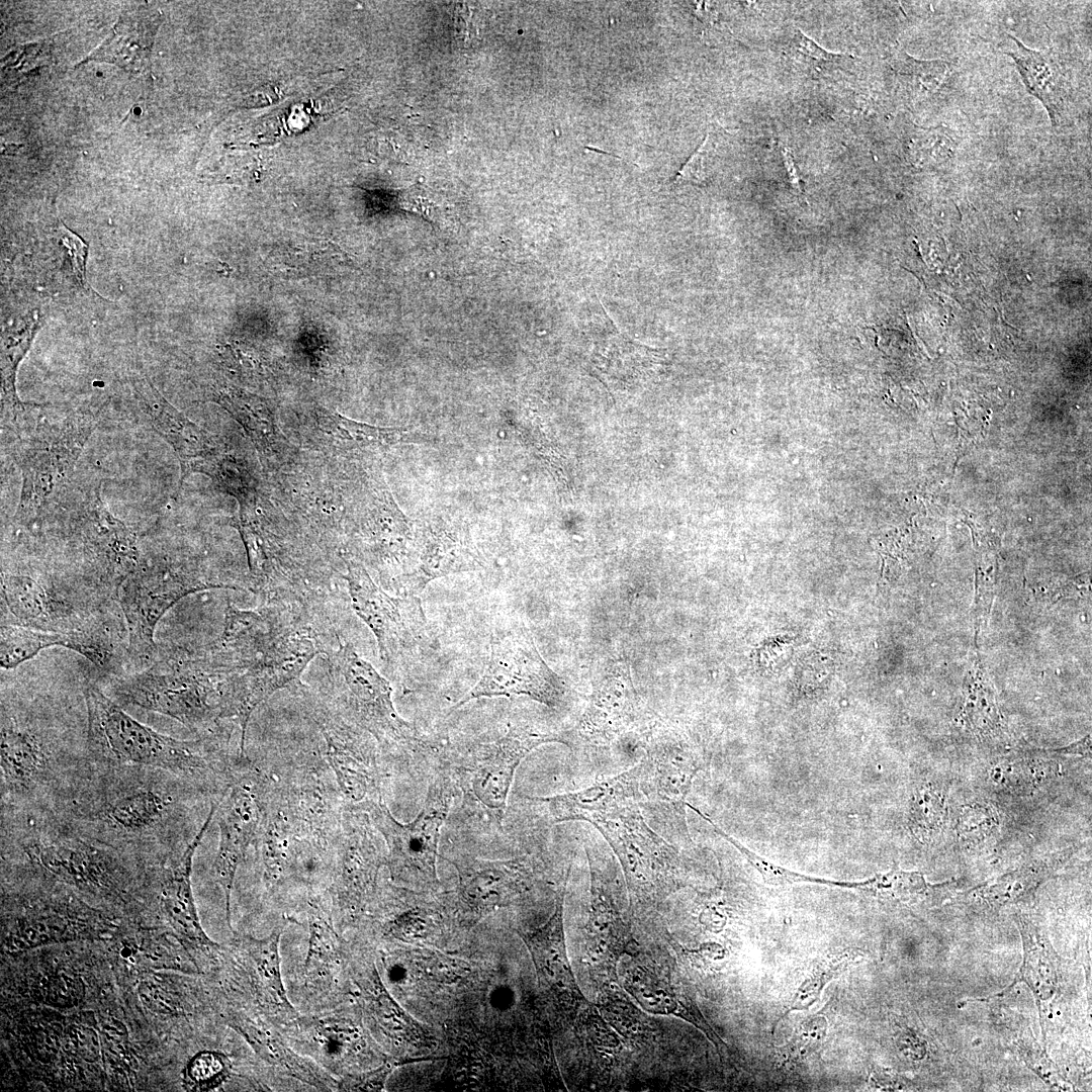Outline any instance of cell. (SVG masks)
I'll use <instances>...</instances> for the list:
<instances>
[{"instance_id":"19","label":"cell","mask_w":1092,"mask_h":1092,"mask_svg":"<svg viewBox=\"0 0 1092 1092\" xmlns=\"http://www.w3.org/2000/svg\"><path fill=\"white\" fill-rule=\"evenodd\" d=\"M133 398L151 428L176 453L182 485L191 473H202L224 451L213 435L203 430L173 406L146 377L132 381Z\"/></svg>"},{"instance_id":"25","label":"cell","mask_w":1092,"mask_h":1092,"mask_svg":"<svg viewBox=\"0 0 1092 1092\" xmlns=\"http://www.w3.org/2000/svg\"><path fill=\"white\" fill-rule=\"evenodd\" d=\"M563 900H556L550 919L540 928L524 936L540 983L556 995L573 996L578 991L566 954L563 931Z\"/></svg>"},{"instance_id":"5","label":"cell","mask_w":1092,"mask_h":1092,"mask_svg":"<svg viewBox=\"0 0 1092 1092\" xmlns=\"http://www.w3.org/2000/svg\"><path fill=\"white\" fill-rule=\"evenodd\" d=\"M234 673L204 657L158 661L116 677L112 699L172 718L201 737H217L219 722L231 720Z\"/></svg>"},{"instance_id":"10","label":"cell","mask_w":1092,"mask_h":1092,"mask_svg":"<svg viewBox=\"0 0 1092 1092\" xmlns=\"http://www.w3.org/2000/svg\"><path fill=\"white\" fill-rule=\"evenodd\" d=\"M639 805L647 823L675 847L692 844L686 807L693 782L703 766L696 749L680 735L664 730L645 744Z\"/></svg>"},{"instance_id":"7","label":"cell","mask_w":1092,"mask_h":1092,"mask_svg":"<svg viewBox=\"0 0 1092 1092\" xmlns=\"http://www.w3.org/2000/svg\"><path fill=\"white\" fill-rule=\"evenodd\" d=\"M549 742L565 744L564 734L513 724L499 737L475 742L457 754L445 766L462 792L463 808L487 827L499 829L518 766L534 748Z\"/></svg>"},{"instance_id":"18","label":"cell","mask_w":1092,"mask_h":1092,"mask_svg":"<svg viewBox=\"0 0 1092 1092\" xmlns=\"http://www.w3.org/2000/svg\"><path fill=\"white\" fill-rule=\"evenodd\" d=\"M2 625L14 624L55 632H71L95 621L85 617L65 590L29 574L1 572Z\"/></svg>"},{"instance_id":"37","label":"cell","mask_w":1092,"mask_h":1092,"mask_svg":"<svg viewBox=\"0 0 1092 1092\" xmlns=\"http://www.w3.org/2000/svg\"><path fill=\"white\" fill-rule=\"evenodd\" d=\"M314 419L317 429L328 438L329 443L341 449L388 446L402 439V433L398 429L358 423L323 407L314 412Z\"/></svg>"},{"instance_id":"17","label":"cell","mask_w":1092,"mask_h":1092,"mask_svg":"<svg viewBox=\"0 0 1092 1092\" xmlns=\"http://www.w3.org/2000/svg\"><path fill=\"white\" fill-rule=\"evenodd\" d=\"M369 815L347 806L337 840V869L333 883L335 906L345 915L358 913L374 892L386 853Z\"/></svg>"},{"instance_id":"43","label":"cell","mask_w":1092,"mask_h":1092,"mask_svg":"<svg viewBox=\"0 0 1092 1092\" xmlns=\"http://www.w3.org/2000/svg\"><path fill=\"white\" fill-rule=\"evenodd\" d=\"M230 1064L224 1055L204 1051L188 1062L184 1072V1087L191 1091H207L219 1086L228 1077Z\"/></svg>"},{"instance_id":"47","label":"cell","mask_w":1092,"mask_h":1092,"mask_svg":"<svg viewBox=\"0 0 1092 1092\" xmlns=\"http://www.w3.org/2000/svg\"><path fill=\"white\" fill-rule=\"evenodd\" d=\"M401 208L431 218L435 204L428 198L421 185H415L398 194Z\"/></svg>"},{"instance_id":"42","label":"cell","mask_w":1092,"mask_h":1092,"mask_svg":"<svg viewBox=\"0 0 1092 1092\" xmlns=\"http://www.w3.org/2000/svg\"><path fill=\"white\" fill-rule=\"evenodd\" d=\"M999 825V815L992 805L980 801L971 802L959 813L957 837L962 845L977 847L990 841L997 834Z\"/></svg>"},{"instance_id":"33","label":"cell","mask_w":1092,"mask_h":1092,"mask_svg":"<svg viewBox=\"0 0 1092 1092\" xmlns=\"http://www.w3.org/2000/svg\"><path fill=\"white\" fill-rule=\"evenodd\" d=\"M864 957L858 947H844L823 954L814 960L805 972L803 980L796 988L781 1016L774 1023L772 1032L778 1023L790 1012L805 1011L813 1006L827 984L839 977L850 966Z\"/></svg>"},{"instance_id":"16","label":"cell","mask_w":1092,"mask_h":1092,"mask_svg":"<svg viewBox=\"0 0 1092 1092\" xmlns=\"http://www.w3.org/2000/svg\"><path fill=\"white\" fill-rule=\"evenodd\" d=\"M312 717L323 734L326 756L348 806L381 798V771L374 743L366 731L343 717L324 699H312Z\"/></svg>"},{"instance_id":"28","label":"cell","mask_w":1092,"mask_h":1092,"mask_svg":"<svg viewBox=\"0 0 1092 1092\" xmlns=\"http://www.w3.org/2000/svg\"><path fill=\"white\" fill-rule=\"evenodd\" d=\"M1018 927L1023 945V961L1013 984L1022 982L1031 990L1039 1016L1043 1006L1056 995L1060 985V959L1048 937L1024 918Z\"/></svg>"},{"instance_id":"21","label":"cell","mask_w":1092,"mask_h":1092,"mask_svg":"<svg viewBox=\"0 0 1092 1092\" xmlns=\"http://www.w3.org/2000/svg\"><path fill=\"white\" fill-rule=\"evenodd\" d=\"M641 766L605 779L579 791L551 797L532 798L546 806L553 822L585 821L595 824L626 806H639Z\"/></svg>"},{"instance_id":"48","label":"cell","mask_w":1092,"mask_h":1092,"mask_svg":"<svg viewBox=\"0 0 1092 1092\" xmlns=\"http://www.w3.org/2000/svg\"><path fill=\"white\" fill-rule=\"evenodd\" d=\"M708 135L705 138L700 147L686 162L682 168L677 172L675 176L676 182L688 181L692 183H699L704 179V166L703 160L705 155V147L707 145Z\"/></svg>"},{"instance_id":"40","label":"cell","mask_w":1092,"mask_h":1092,"mask_svg":"<svg viewBox=\"0 0 1092 1092\" xmlns=\"http://www.w3.org/2000/svg\"><path fill=\"white\" fill-rule=\"evenodd\" d=\"M688 807L694 810L702 818H704L710 825L713 826V828L717 831L718 834H720L724 839H726L735 848H737L739 852L747 859V861L760 874L763 882L769 886L788 887L796 884H815L834 888L852 889V882H837L823 878L810 877L778 866L757 855L755 852L742 845L738 840L723 831L709 817H707L693 805L689 804Z\"/></svg>"},{"instance_id":"41","label":"cell","mask_w":1092,"mask_h":1092,"mask_svg":"<svg viewBox=\"0 0 1092 1092\" xmlns=\"http://www.w3.org/2000/svg\"><path fill=\"white\" fill-rule=\"evenodd\" d=\"M828 1020L825 1014L817 1012L802 1019L790 1039L778 1050V1064L784 1069L793 1070L816 1053L827 1036Z\"/></svg>"},{"instance_id":"8","label":"cell","mask_w":1092,"mask_h":1092,"mask_svg":"<svg viewBox=\"0 0 1092 1092\" xmlns=\"http://www.w3.org/2000/svg\"><path fill=\"white\" fill-rule=\"evenodd\" d=\"M329 658L334 692L328 702L343 717L370 734L385 750L401 753L429 748L415 726L397 713L388 680L351 644H341Z\"/></svg>"},{"instance_id":"6","label":"cell","mask_w":1092,"mask_h":1092,"mask_svg":"<svg viewBox=\"0 0 1092 1092\" xmlns=\"http://www.w3.org/2000/svg\"><path fill=\"white\" fill-rule=\"evenodd\" d=\"M93 414L76 413L64 418L42 414L29 418L27 411L6 423L14 434L10 455L21 470L22 486L15 521L24 527L36 523L57 488L69 478L90 435L98 424Z\"/></svg>"},{"instance_id":"11","label":"cell","mask_w":1092,"mask_h":1092,"mask_svg":"<svg viewBox=\"0 0 1092 1092\" xmlns=\"http://www.w3.org/2000/svg\"><path fill=\"white\" fill-rule=\"evenodd\" d=\"M216 587L224 586L184 566L160 559L140 560L116 590L127 630L129 657L143 668L155 662L154 634L161 618L182 598Z\"/></svg>"},{"instance_id":"39","label":"cell","mask_w":1092,"mask_h":1092,"mask_svg":"<svg viewBox=\"0 0 1092 1092\" xmlns=\"http://www.w3.org/2000/svg\"><path fill=\"white\" fill-rule=\"evenodd\" d=\"M960 719L968 730L982 738H995L1002 732L1001 714L993 690L979 674L966 689Z\"/></svg>"},{"instance_id":"31","label":"cell","mask_w":1092,"mask_h":1092,"mask_svg":"<svg viewBox=\"0 0 1092 1092\" xmlns=\"http://www.w3.org/2000/svg\"><path fill=\"white\" fill-rule=\"evenodd\" d=\"M1009 36L1016 43V51L1006 54L1015 60L1027 91L1042 102L1056 124L1065 94L1064 77L1058 63L1050 53L1030 50Z\"/></svg>"},{"instance_id":"36","label":"cell","mask_w":1092,"mask_h":1092,"mask_svg":"<svg viewBox=\"0 0 1092 1092\" xmlns=\"http://www.w3.org/2000/svg\"><path fill=\"white\" fill-rule=\"evenodd\" d=\"M214 400L225 408L246 430L261 450H273L280 444L275 420L257 397L233 388H222Z\"/></svg>"},{"instance_id":"22","label":"cell","mask_w":1092,"mask_h":1092,"mask_svg":"<svg viewBox=\"0 0 1092 1092\" xmlns=\"http://www.w3.org/2000/svg\"><path fill=\"white\" fill-rule=\"evenodd\" d=\"M281 934L282 927H279L267 937L243 935L235 943L239 949L242 973L247 976L249 990L257 1004L265 1013L290 1023L298 1015L288 1000L282 980L279 954Z\"/></svg>"},{"instance_id":"20","label":"cell","mask_w":1092,"mask_h":1092,"mask_svg":"<svg viewBox=\"0 0 1092 1092\" xmlns=\"http://www.w3.org/2000/svg\"><path fill=\"white\" fill-rule=\"evenodd\" d=\"M216 800L211 802L205 820L182 853L161 864L156 875L158 906L168 924L188 948L212 954L218 944L204 932L199 920L191 886L195 850L214 818Z\"/></svg>"},{"instance_id":"45","label":"cell","mask_w":1092,"mask_h":1092,"mask_svg":"<svg viewBox=\"0 0 1092 1092\" xmlns=\"http://www.w3.org/2000/svg\"><path fill=\"white\" fill-rule=\"evenodd\" d=\"M1019 1053L1026 1065L1034 1071L1050 1087L1061 1091L1073 1090L1072 1084L1067 1082L1060 1074L1057 1067L1046 1056L1044 1051L1028 1046L1018 1048Z\"/></svg>"},{"instance_id":"46","label":"cell","mask_w":1092,"mask_h":1092,"mask_svg":"<svg viewBox=\"0 0 1092 1092\" xmlns=\"http://www.w3.org/2000/svg\"><path fill=\"white\" fill-rule=\"evenodd\" d=\"M792 49L796 53L820 63H835L849 57L823 49L799 28L796 29V33L792 39Z\"/></svg>"},{"instance_id":"49","label":"cell","mask_w":1092,"mask_h":1092,"mask_svg":"<svg viewBox=\"0 0 1092 1092\" xmlns=\"http://www.w3.org/2000/svg\"><path fill=\"white\" fill-rule=\"evenodd\" d=\"M782 156L790 185L797 194L802 195L804 192L802 179L791 150L788 147H784L782 149Z\"/></svg>"},{"instance_id":"3","label":"cell","mask_w":1092,"mask_h":1092,"mask_svg":"<svg viewBox=\"0 0 1092 1092\" xmlns=\"http://www.w3.org/2000/svg\"><path fill=\"white\" fill-rule=\"evenodd\" d=\"M3 866L90 898L129 904L152 864L79 833L50 814L1 812Z\"/></svg>"},{"instance_id":"30","label":"cell","mask_w":1092,"mask_h":1092,"mask_svg":"<svg viewBox=\"0 0 1092 1092\" xmlns=\"http://www.w3.org/2000/svg\"><path fill=\"white\" fill-rule=\"evenodd\" d=\"M308 905L309 939L303 975L312 987H324L331 984L343 964V942L322 906L314 900Z\"/></svg>"},{"instance_id":"2","label":"cell","mask_w":1092,"mask_h":1092,"mask_svg":"<svg viewBox=\"0 0 1092 1092\" xmlns=\"http://www.w3.org/2000/svg\"><path fill=\"white\" fill-rule=\"evenodd\" d=\"M93 764L87 720L47 699L2 690L1 812H54Z\"/></svg>"},{"instance_id":"26","label":"cell","mask_w":1092,"mask_h":1092,"mask_svg":"<svg viewBox=\"0 0 1092 1092\" xmlns=\"http://www.w3.org/2000/svg\"><path fill=\"white\" fill-rule=\"evenodd\" d=\"M1068 848L1049 856L1029 861L1000 877L969 890L965 900L974 905L1000 908L1031 896L1073 855Z\"/></svg>"},{"instance_id":"12","label":"cell","mask_w":1092,"mask_h":1092,"mask_svg":"<svg viewBox=\"0 0 1092 1092\" xmlns=\"http://www.w3.org/2000/svg\"><path fill=\"white\" fill-rule=\"evenodd\" d=\"M594 826L617 855L629 890L640 903H651L676 886L677 849L647 823L639 806L623 807Z\"/></svg>"},{"instance_id":"32","label":"cell","mask_w":1092,"mask_h":1092,"mask_svg":"<svg viewBox=\"0 0 1092 1092\" xmlns=\"http://www.w3.org/2000/svg\"><path fill=\"white\" fill-rule=\"evenodd\" d=\"M625 984L629 992L649 1011L679 1016L703 1031L717 1049L725 1045L696 1004L690 999H679L640 967L627 975Z\"/></svg>"},{"instance_id":"13","label":"cell","mask_w":1092,"mask_h":1092,"mask_svg":"<svg viewBox=\"0 0 1092 1092\" xmlns=\"http://www.w3.org/2000/svg\"><path fill=\"white\" fill-rule=\"evenodd\" d=\"M344 577L353 609L375 636L386 667L395 669L429 646L428 622L417 596H390L355 562L348 563Z\"/></svg>"},{"instance_id":"44","label":"cell","mask_w":1092,"mask_h":1092,"mask_svg":"<svg viewBox=\"0 0 1092 1092\" xmlns=\"http://www.w3.org/2000/svg\"><path fill=\"white\" fill-rule=\"evenodd\" d=\"M891 66L901 75L914 77L929 92H935L946 78L948 67L941 61H921L898 50L890 58Z\"/></svg>"},{"instance_id":"23","label":"cell","mask_w":1092,"mask_h":1092,"mask_svg":"<svg viewBox=\"0 0 1092 1092\" xmlns=\"http://www.w3.org/2000/svg\"><path fill=\"white\" fill-rule=\"evenodd\" d=\"M161 21L160 12L149 7L122 12L110 34L80 64L97 61L113 64L131 74L149 71Z\"/></svg>"},{"instance_id":"27","label":"cell","mask_w":1092,"mask_h":1092,"mask_svg":"<svg viewBox=\"0 0 1092 1092\" xmlns=\"http://www.w3.org/2000/svg\"><path fill=\"white\" fill-rule=\"evenodd\" d=\"M290 1023L305 1049L330 1070L343 1068L361 1048L359 1030L348 1018L331 1014L297 1016Z\"/></svg>"},{"instance_id":"24","label":"cell","mask_w":1092,"mask_h":1092,"mask_svg":"<svg viewBox=\"0 0 1092 1092\" xmlns=\"http://www.w3.org/2000/svg\"><path fill=\"white\" fill-rule=\"evenodd\" d=\"M459 877L458 895L463 907L483 914L508 905L522 882L519 860H486L462 857L453 860Z\"/></svg>"},{"instance_id":"4","label":"cell","mask_w":1092,"mask_h":1092,"mask_svg":"<svg viewBox=\"0 0 1092 1092\" xmlns=\"http://www.w3.org/2000/svg\"><path fill=\"white\" fill-rule=\"evenodd\" d=\"M82 693L93 762L166 770L215 796L231 783L236 760L218 737L176 739L132 718L93 682H87Z\"/></svg>"},{"instance_id":"14","label":"cell","mask_w":1092,"mask_h":1092,"mask_svg":"<svg viewBox=\"0 0 1092 1092\" xmlns=\"http://www.w3.org/2000/svg\"><path fill=\"white\" fill-rule=\"evenodd\" d=\"M563 695L559 677L543 661L531 635L524 628L497 626L482 675L453 709L474 699L517 696L556 707Z\"/></svg>"},{"instance_id":"15","label":"cell","mask_w":1092,"mask_h":1092,"mask_svg":"<svg viewBox=\"0 0 1092 1092\" xmlns=\"http://www.w3.org/2000/svg\"><path fill=\"white\" fill-rule=\"evenodd\" d=\"M268 789L269 785L259 776L242 774L238 766L216 801L214 817L219 837L211 873L222 892L225 920L232 931L231 894L236 874L249 846L260 834Z\"/></svg>"},{"instance_id":"38","label":"cell","mask_w":1092,"mask_h":1092,"mask_svg":"<svg viewBox=\"0 0 1092 1092\" xmlns=\"http://www.w3.org/2000/svg\"><path fill=\"white\" fill-rule=\"evenodd\" d=\"M946 816V797L941 787L924 783L915 789L909 808V827L919 841L933 842L942 832Z\"/></svg>"},{"instance_id":"35","label":"cell","mask_w":1092,"mask_h":1092,"mask_svg":"<svg viewBox=\"0 0 1092 1092\" xmlns=\"http://www.w3.org/2000/svg\"><path fill=\"white\" fill-rule=\"evenodd\" d=\"M951 883L933 885L919 872L900 869L878 874L857 882L856 890L867 892L879 899L902 904H918L942 897Z\"/></svg>"},{"instance_id":"29","label":"cell","mask_w":1092,"mask_h":1092,"mask_svg":"<svg viewBox=\"0 0 1092 1092\" xmlns=\"http://www.w3.org/2000/svg\"><path fill=\"white\" fill-rule=\"evenodd\" d=\"M228 1023L267 1062L315 1087L326 1086L328 1077L295 1054L273 1030L240 1012L231 1013Z\"/></svg>"},{"instance_id":"51","label":"cell","mask_w":1092,"mask_h":1092,"mask_svg":"<svg viewBox=\"0 0 1092 1092\" xmlns=\"http://www.w3.org/2000/svg\"><path fill=\"white\" fill-rule=\"evenodd\" d=\"M1046 752L1060 754V755H1078L1089 756L1091 754V735L1088 734L1085 737L1060 748L1049 749Z\"/></svg>"},{"instance_id":"50","label":"cell","mask_w":1092,"mask_h":1092,"mask_svg":"<svg viewBox=\"0 0 1092 1092\" xmlns=\"http://www.w3.org/2000/svg\"><path fill=\"white\" fill-rule=\"evenodd\" d=\"M870 1079L873 1086L882 1090H899L906 1086L901 1078L885 1070L873 1071Z\"/></svg>"},{"instance_id":"9","label":"cell","mask_w":1092,"mask_h":1092,"mask_svg":"<svg viewBox=\"0 0 1092 1092\" xmlns=\"http://www.w3.org/2000/svg\"><path fill=\"white\" fill-rule=\"evenodd\" d=\"M454 789L447 767H440L429 784L420 813L408 823L397 821L382 798L358 807L369 815L384 841L387 848L385 864L394 879L420 887L438 883V846L442 826L452 806Z\"/></svg>"},{"instance_id":"34","label":"cell","mask_w":1092,"mask_h":1092,"mask_svg":"<svg viewBox=\"0 0 1092 1092\" xmlns=\"http://www.w3.org/2000/svg\"><path fill=\"white\" fill-rule=\"evenodd\" d=\"M80 643L78 630L55 632L21 625H1L0 663L4 669H12L31 659L39 651L53 646H63L77 651Z\"/></svg>"},{"instance_id":"1","label":"cell","mask_w":1092,"mask_h":1092,"mask_svg":"<svg viewBox=\"0 0 1092 1092\" xmlns=\"http://www.w3.org/2000/svg\"><path fill=\"white\" fill-rule=\"evenodd\" d=\"M216 797L166 770L93 762L65 802L48 814L79 833L161 866L180 855L176 850L193 803Z\"/></svg>"}]
</instances>
